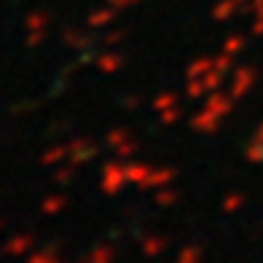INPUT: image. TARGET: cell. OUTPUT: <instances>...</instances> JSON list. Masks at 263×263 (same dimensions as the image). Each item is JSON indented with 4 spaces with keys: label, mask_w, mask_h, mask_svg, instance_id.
<instances>
[{
    "label": "cell",
    "mask_w": 263,
    "mask_h": 263,
    "mask_svg": "<svg viewBox=\"0 0 263 263\" xmlns=\"http://www.w3.org/2000/svg\"><path fill=\"white\" fill-rule=\"evenodd\" d=\"M129 183V177H126V164H105V170H102V191H107V194H118L124 185Z\"/></svg>",
    "instance_id": "6da1fadb"
},
{
    "label": "cell",
    "mask_w": 263,
    "mask_h": 263,
    "mask_svg": "<svg viewBox=\"0 0 263 263\" xmlns=\"http://www.w3.org/2000/svg\"><path fill=\"white\" fill-rule=\"evenodd\" d=\"M70 148V161H73V166H81V164H89L94 159V153H97V148L91 145L89 140H76Z\"/></svg>",
    "instance_id": "7a4b0ae2"
},
{
    "label": "cell",
    "mask_w": 263,
    "mask_h": 263,
    "mask_svg": "<svg viewBox=\"0 0 263 263\" xmlns=\"http://www.w3.org/2000/svg\"><path fill=\"white\" fill-rule=\"evenodd\" d=\"M107 145L116 148L118 153H121V156H126V153L135 151V142H132V137H129L126 129H113L110 135H107Z\"/></svg>",
    "instance_id": "3957f363"
},
{
    "label": "cell",
    "mask_w": 263,
    "mask_h": 263,
    "mask_svg": "<svg viewBox=\"0 0 263 263\" xmlns=\"http://www.w3.org/2000/svg\"><path fill=\"white\" fill-rule=\"evenodd\" d=\"M30 247H35V239L30 234H19V236H11L6 247H3V253L6 255H25L30 253Z\"/></svg>",
    "instance_id": "277c9868"
},
{
    "label": "cell",
    "mask_w": 263,
    "mask_h": 263,
    "mask_svg": "<svg viewBox=\"0 0 263 263\" xmlns=\"http://www.w3.org/2000/svg\"><path fill=\"white\" fill-rule=\"evenodd\" d=\"M43 38H46V16L32 14L27 19V43L30 46H38Z\"/></svg>",
    "instance_id": "5b68a950"
},
{
    "label": "cell",
    "mask_w": 263,
    "mask_h": 263,
    "mask_svg": "<svg viewBox=\"0 0 263 263\" xmlns=\"http://www.w3.org/2000/svg\"><path fill=\"white\" fill-rule=\"evenodd\" d=\"M121 65H124V57L118 51H107V54L97 57V67L102 70V73H116Z\"/></svg>",
    "instance_id": "8992f818"
},
{
    "label": "cell",
    "mask_w": 263,
    "mask_h": 263,
    "mask_svg": "<svg viewBox=\"0 0 263 263\" xmlns=\"http://www.w3.org/2000/svg\"><path fill=\"white\" fill-rule=\"evenodd\" d=\"M65 159H70V148L67 145H54V148H49L41 156V161L46 164V166H57V164H62Z\"/></svg>",
    "instance_id": "52a82bcc"
},
{
    "label": "cell",
    "mask_w": 263,
    "mask_h": 263,
    "mask_svg": "<svg viewBox=\"0 0 263 263\" xmlns=\"http://www.w3.org/2000/svg\"><path fill=\"white\" fill-rule=\"evenodd\" d=\"M253 81H255V70H239V73L234 76L231 91L234 94H245L250 86H253Z\"/></svg>",
    "instance_id": "ba28073f"
},
{
    "label": "cell",
    "mask_w": 263,
    "mask_h": 263,
    "mask_svg": "<svg viewBox=\"0 0 263 263\" xmlns=\"http://www.w3.org/2000/svg\"><path fill=\"white\" fill-rule=\"evenodd\" d=\"M81 263H113V247H107V245H105V247H102V245L94 247Z\"/></svg>",
    "instance_id": "9c48e42d"
},
{
    "label": "cell",
    "mask_w": 263,
    "mask_h": 263,
    "mask_svg": "<svg viewBox=\"0 0 263 263\" xmlns=\"http://www.w3.org/2000/svg\"><path fill=\"white\" fill-rule=\"evenodd\" d=\"M67 207V199L65 196H46L43 204H41V212L43 215H59Z\"/></svg>",
    "instance_id": "30bf717a"
},
{
    "label": "cell",
    "mask_w": 263,
    "mask_h": 263,
    "mask_svg": "<svg viewBox=\"0 0 263 263\" xmlns=\"http://www.w3.org/2000/svg\"><path fill=\"white\" fill-rule=\"evenodd\" d=\"M207 107H210L212 113H218V116H226V113L231 110V100L223 97V94H215V97L207 102Z\"/></svg>",
    "instance_id": "8fae6325"
},
{
    "label": "cell",
    "mask_w": 263,
    "mask_h": 263,
    "mask_svg": "<svg viewBox=\"0 0 263 263\" xmlns=\"http://www.w3.org/2000/svg\"><path fill=\"white\" fill-rule=\"evenodd\" d=\"M27 263H62V258L57 255V250H38V253H32Z\"/></svg>",
    "instance_id": "7c38bea8"
},
{
    "label": "cell",
    "mask_w": 263,
    "mask_h": 263,
    "mask_svg": "<svg viewBox=\"0 0 263 263\" xmlns=\"http://www.w3.org/2000/svg\"><path fill=\"white\" fill-rule=\"evenodd\" d=\"M164 247H166L164 239H145V242H142V253L145 255H159Z\"/></svg>",
    "instance_id": "4fadbf2b"
},
{
    "label": "cell",
    "mask_w": 263,
    "mask_h": 263,
    "mask_svg": "<svg viewBox=\"0 0 263 263\" xmlns=\"http://www.w3.org/2000/svg\"><path fill=\"white\" fill-rule=\"evenodd\" d=\"M199 260H201L199 247H185V250H183V255L177 258V263H199Z\"/></svg>",
    "instance_id": "5bb4252c"
},
{
    "label": "cell",
    "mask_w": 263,
    "mask_h": 263,
    "mask_svg": "<svg viewBox=\"0 0 263 263\" xmlns=\"http://www.w3.org/2000/svg\"><path fill=\"white\" fill-rule=\"evenodd\" d=\"M54 180L57 183H70V180H73V166H62V170H57Z\"/></svg>",
    "instance_id": "9a60e30c"
},
{
    "label": "cell",
    "mask_w": 263,
    "mask_h": 263,
    "mask_svg": "<svg viewBox=\"0 0 263 263\" xmlns=\"http://www.w3.org/2000/svg\"><path fill=\"white\" fill-rule=\"evenodd\" d=\"M242 46H245V41L242 38H229V41H226V54H234V51H242Z\"/></svg>",
    "instance_id": "2e32d148"
},
{
    "label": "cell",
    "mask_w": 263,
    "mask_h": 263,
    "mask_svg": "<svg viewBox=\"0 0 263 263\" xmlns=\"http://www.w3.org/2000/svg\"><path fill=\"white\" fill-rule=\"evenodd\" d=\"M166 105H175V94H161V97L153 102V107H156V110H164Z\"/></svg>",
    "instance_id": "e0dca14e"
},
{
    "label": "cell",
    "mask_w": 263,
    "mask_h": 263,
    "mask_svg": "<svg viewBox=\"0 0 263 263\" xmlns=\"http://www.w3.org/2000/svg\"><path fill=\"white\" fill-rule=\"evenodd\" d=\"M110 16H113L110 11H105V14H94V16L89 19V25H91V27H100V25H105V22H110Z\"/></svg>",
    "instance_id": "ac0fdd59"
},
{
    "label": "cell",
    "mask_w": 263,
    "mask_h": 263,
    "mask_svg": "<svg viewBox=\"0 0 263 263\" xmlns=\"http://www.w3.org/2000/svg\"><path fill=\"white\" fill-rule=\"evenodd\" d=\"M65 41L70 46H81V43H86V35H81V32H65Z\"/></svg>",
    "instance_id": "d6986e66"
},
{
    "label": "cell",
    "mask_w": 263,
    "mask_h": 263,
    "mask_svg": "<svg viewBox=\"0 0 263 263\" xmlns=\"http://www.w3.org/2000/svg\"><path fill=\"white\" fill-rule=\"evenodd\" d=\"M242 196H229V199H226V204H223V210L226 212H231V210H239V207H242Z\"/></svg>",
    "instance_id": "ffe728a7"
},
{
    "label": "cell",
    "mask_w": 263,
    "mask_h": 263,
    "mask_svg": "<svg viewBox=\"0 0 263 263\" xmlns=\"http://www.w3.org/2000/svg\"><path fill=\"white\" fill-rule=\"evenodd\" d=\"M156 199H159V204H172V201L177 199V194L175 191H164V194H159Z\"/></svg>",
    "instance_id": "44dd1931"
},
{
    "label": "cell",
    "mask_w": 263,
    "mask_h": 263,
    "mask_svg": "<svg viewBox=\"0 0 263 263\" xmlns=\"http://www.w3.org/2000/svg\"><path fill=\"white\" fill-rule=\"evenodd\" d=\"M177 116H180V113H177V107H172V110H164V121H166V124H175Z\"/></svg>",
    "instance_id": "7402d4cb"
},
{
    "label": "cell",
    "mask_w": 263,
    "mask_h": 263,
    "mask_svg": "<svg viewBox=\"0 0 263 263\" xmlns=\"http://www.w3.org/2000/svg\"><path fill=\"white\" fill-rule=\"evenodd\" d=\"M258 142H263V126H260V132H258Z\"/></svg>",
    "instance_id": "603a6c76"
},
{
    "label": "cell",
    "mask_w": 263,
    "mask_h": 263,
    "mask_svg": "<svg viewBox=\"0 0 263 263\" xmlns=\"http://www.w3.org/2000/svg\"><path fill=\"white\" fill-rule=\"evenodd\" d=\"M0 231H3V220H0Z\"/></svg>",
    "instance_id": "cb8c5ba5"
}]
</instances>
